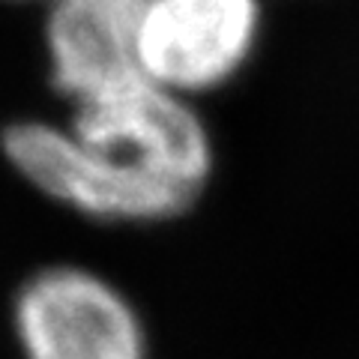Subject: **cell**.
Segmentation results:
<instances>
[{
  "mask_svg": "<svg viewBox=\"0 0 359 359\" xmlns=\"http://www.w3.org/2000/svg\"><path fill=\"white\" fill-rule=\"evenodd\" d=\"M15 332L25 359H147V332L126 294L72 264L21 285Z\"/></svg>",
  "mask_w": 359,
  "mask_h": 359,
  "instance_id": "3957f363",
  "label": "cell"
},
{
  "mask_svg": "<svg viewBox=\"0 0 359 359\" xmlns=\"http://www.w3.org/2000/svg\"><path fill=\"white\" fill-rule=\"evenodd\" d=\"M144 0H48L51 84L72 105L144 81L138 66Z\"/></svg>",
  "mask_w": 359,
  "mask_h": 359,
  "instance_id": "277c9868",
  "label": "cell"
},
{
  "mask_svg": "<svg viewBox=\"0 0 359 359\" xmlns=\"http://www.w3.org/2000/svg\"><path fill=\"white\" fill-rule=\"evenodd\" d=\"M4 153L42 195L114 224L180 216L212 174V141L192 102L150 81L72 105L63 126L13 123Z\"/></svg>",
  "mask_w": 359,
  "mask_h": 359,
  "instance_id": "6da1fadb",
  "label": "cell"
},
{
  "mask_svg": "<svg viewBox=\"0 0 359 359\" xmlns=\"http://www.w3.org/2000/svg\"><path fill=\"white\" fill-rule=\"evenodd\" d=\"M261 27V0H144L141 75L153 87L192 102L245 69Z\"/></svg>",
  "mask_w": 359,
  "mask_h": 359,
  "instance_id": "7a4b0ae2",
  "label": "cell"
}]
</instances>
